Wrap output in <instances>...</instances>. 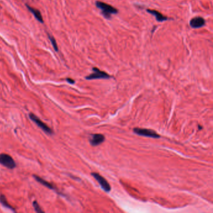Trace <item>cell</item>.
Instances as JSON below:
<instances>
[{"label":"cell","instance_id":"obj_1","mask_svg":"<svg viewBox=\"0 0 213 213\" xmlns=\"http://www.w3.org/2000/svg\"><path fill=\"white\" fill-rule=\"evenodd\" d=\"M96 6L101 10V14L106 19H111L112 15H116L118 13V10L114 7L100 1L96 2Z\"/></svg>","mask_w":213,"mask_h":213},{"label":"cell","instance_id":"obj_2","mask_svg":"<svg viewBox=\"0 0 213 213\" xmlns=\"http://www.w3.org/2000/svg\"><path fill=\"white\" fill-rule=\"evenodd\" d=\"M133 131H134L135 134L139 135V136H142L149 137V138H160V135H159L156 131L151 130V129L135 128L134 129H133Z\"/></svg>","mask_w":213,"mask_h":213},{"label":"cell","instance_id":"obj_3","mask_svg":"<svg viewBox=\"0 0 213 213\" xmlns=\"http://www.w3.org/2000/svg\"><path fill=\"white\" fill-rule=\"evenodd\" d=\"M92 73L86 77V79L88 80H92V79H110L112 78L110 75L106 73L104 71H101L97 68H92Z\"/></svg>","mask_w":213,"mask_h":213},{"label":"cell","instance_id":"obj_4","mask_svg":"<svg viewBox=\"0 0 213 213\" xmlns=\"http://www.w3.org/2000/svg\"><path fill=\"white\" fill-rule=\"evenodd\" d=\"M0 164L8 169H14L16 166V163L11 156L6 154H0Z\"/></svg>","mask_w":213,"mask_h":213},{"label":"cell","instance_id":"obj_5","mask_svg":"<svg viewBox=\"0 0 213 213\" xmlns=\"http://www.w3.org/2000/svg\"><path fill=\"white\" fill-rule=\"evenodd\" d=\"M29 117L30 118L31 120H32L38 127L40 128L43 131H45L47 134L49 135H52V131L51 129L48 127L46 124H45L42 121H41L36 116H35L33 113H30L29 114Z\"/></svg>","mask_w":213,"mask_h":213},{"label":"cell","instance_id":"obj_6","mask_svg":"<svg viewBox=\"0 0 213 213\" xmlns=\"http://www.w3.org/2000/svg\"><path fill=\"white\" fill-rule=\"evenodd\" d=\"M91 175L95 178V179L99 182L101 188L106 193H109L111 191V186L108 182L106 181L103 176L97 172H92Z\"/></svg>","mask_w":213,"mask_h":213},{"label":"cell","instance_id":"obj_7","mask_svg":"<svg viewBox=\"0 0 213 213\" xmlns=\"http://www.w3.org/2000/svg\"><path fill=\"white\" fill-rule=\"evenodd\" d=\"M190 24L191 27L194 29L201 28L205 24V20L201 16H196L190 20Z\"/></svg>","mask_w":213,"mask_h":213},{"label":"cell","instance_id":"obj_8","mask_svg":"<svg viewBox=\"0 0 213 213\" xmlns=\"http://www.w3.org/2000/svg\"><path fill=\"white\" fill-rule=\"evenodd\" d=\"M104 139L105 138L104 135L101 134H94L91 135L89 139V143L91 145L96 146L103 143L104 141Z\"/></svg>","mask_w":213,"mask_h":213},{"label":"cell","instance_id":"obj_9","mask_svg":"<svg viewBox=\"0 0 213 213\" xmlns=\"http://www.w3.org/2000/svg\"><path fill=\"white\" fill-rule=\"evenodd\" d=\"M148 13H150V14L153 15V16H155L156 20L159 22H163L164 21H166L168 20H169V18L165 16H164L163 15H162L160 12H159L156 10L154 9H146Z\"/></svg>","mask_w":213,"mask_h":213},{"label":"cell","instance_id":"obj_10","mask_svg":"<svg viewBox=\"0 0 213 213\" xmlns=\"http://www.w3.org/2000/svg\"><path fill=\"white\" fill-rule=\"evenodd\" d=\"M26 6H27L28 9L30 10V12H31L33 13V15L34 16L35 18L39 21V22H40V23H43V17H42V13H40V11H39L38 9H35V8H33L32 7H31L30 6L28 5H26Z\"/></svg>","mask_w":213,"mask_h":213},{"label":"cell","instance_id":"obj_11","mask_svg":"<svg viewBox=\"0 0 213 213\" xmlns=\"http://www.w3.org/2000/svg\"><path fill=\"white\" fill-rule=\"evenodd\" d=\"M33 177L34 178V179H35L38 182H39L40 184H43V186H46V187L48 188L49 189L52 190H55V191H57V189L54 186H53L52 184H51V183H49V182L46 181L44 180L43 178H40V177H39V176H35V175H34Z\"/></svg>","mask_w":213,"mask_h":213},{"label":"cell","instance_id":"obj_12","mask_svg":"<svg viewBox=\"0 0 213 213\" xmlns=\"http://www.w3.org/2000/svg\"><path fill=\"white\" fill-rule=\"evenodd\" d=\"M48 37H49V39H50L51 45H52L53 48H54V49L56 51H58V45H57L56 39L54 38V37H52V36H51L49 34L48 35Z\"/></svg>","mask_w":213,"mask_h":213},{"label":"cell","instance_id":"obj_13","mask_svg":"<svg viewBox=\"0 0 213 213\" xmlns=\"http://www.w3.org/2000/svg\"><path fill=\"white\" fill-rule=\"evenodd\" d=\"M0 202H1V203H2L5 207H6V208H9V209L13 210V208H12V207H11V206H9V204L8 203V202H7V201H6V197H5L3 195H2V196H0Z\"/></svg>","mask_w":213,"mask_h":213},{"label":"cell","instance_id":"obj_14","mask_svg":"<svg viewBox=\"0 0 213 213\" xmlns=\"http://www.w3.org/2000/svg\"><path fill=\"white\" fill-rule=\"evenodd\" d=\"M33 207H34V210L36 211V212H43V211L41 207L39 206V204L38 203V202L36 201H34L33 202Z\"/></svg>","mask_w":213,"mask_h":213},{"label":"cell","instance_id":"obj_15","mask_svg":"<svg viewBox=\"0 0 213 213\" xmlns=\"http://www.w3.org/2000/svg\"><path fill=\"white\" fill-rule=\"evenodd\" d=\"M66 81H67L69 83H71V84H74V81L73 80V79H70V78H67V79H66Z\"/></svg>","mask_w":213,"mask_h":213}]
</instances>
